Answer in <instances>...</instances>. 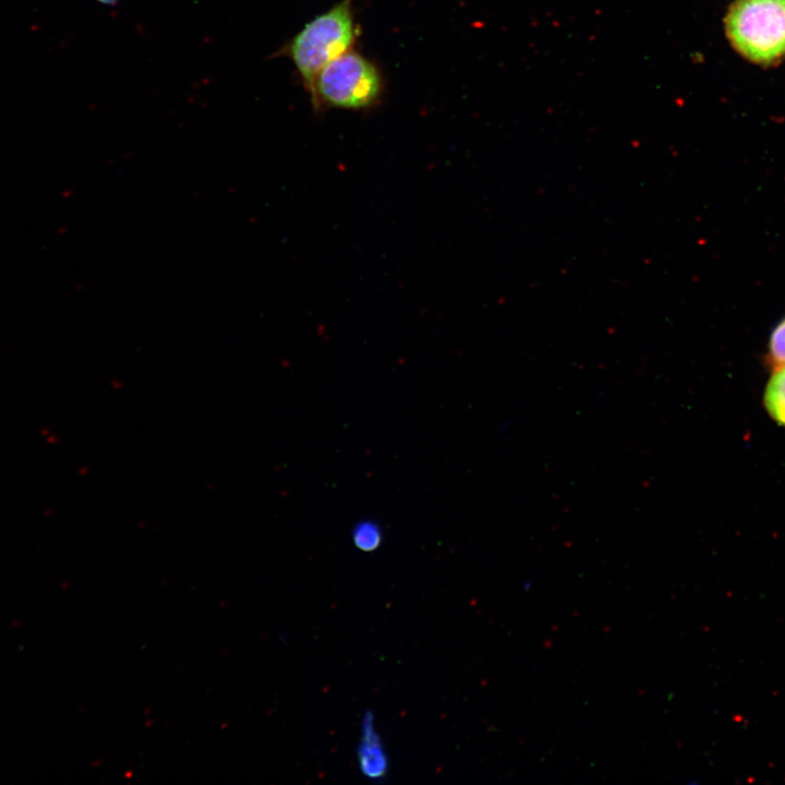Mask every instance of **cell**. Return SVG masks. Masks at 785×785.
I'll return each mask as SVG.
<instances>
[{"instance_id":"cell-1","label":"cell","mask_w":785,"mask_h":785,"mask_svg":"<svg viewBox=\"0 0 785 785\" xmlns=\"http://www.w3.org/2000/svg\"><path fill=\"white\" fill-rule=\"evenodd\" d=\"M724 23L732 46L746 59L772 65L785 57V0H735Z\"/></svg>"},{"instance_id":"cell-2","label":"cell","mask_w":785,"mask_h":785,"mask_svg":"<svg viewBox=\"0 0 785 785\" xmlns=\"http://www.w3.org/2000/svg\"><path fill=\"white\" fill-rule=\"evenodd\" d=\"M355 36L357 27L349 0L317 15L294 36L288 53L311 94L318 73L349 51Z\"/></svg>"},{"instance_id":"cell-3","label":"cell","mask_w":785,"mask_h":785,"mask_svg":"<svg viewBox=\"0 0 785 785\" xmlns=\"http://www.w3.org/2000/svg\"><path fill=\"white\" fill-rule=\"evenodd\" d=\"M381 87L375 65L349 50L318 73L312 95L316 106L322 102L330 107L360 109L376 100Z\"/></svg>"},{"instance_id":"cell-4","label":"cell","mask_w":785,"mask_h":785,"mask_svg":"<svg viewBox=\"0 0 785 785\" xmlns=\"http://www.w3.org/2000/svg\"><path fill=\"white\" fill-rule=\"evenodd\" d=\"M358 763L362 773L372 780L382 778L388 769L387 757L371 714L364 716L361 745L358 748Z\"/></svg>"},{"instance_id":"cell-5","label":"cell","mask_w":785,"mask_h":785,"mask_svg":"<svg viewBox=\"0 0 785 785\" xmlns=\"http://www.w3.org/2000/svg\"><path fill=\"white\" fill-rule=\"evenodd\" d=\"M763 402L770 416L785 427V366L775 369L770 377Z\"/></svg>"},{"instance_id":"cell-6","label":"cell","mask_w":785,"mask_h":785,"mask_svg":"<svg viewBox=\"0 0 785 785\" xmlns=\"http://www.w3.org/2000/svg\"><path fill=\"white\" fill-rule=\"evenodd\" d=\"M352 540L359 550L374 551L382 542V531L373 521H361L355 524L352 531Z\"/></svg>"},{"instance_id":"cell-7","label":"cell","mask_w":785,"mask_h":785,"mask_svg":"<svg viewBox=\"0 0 785 785\" xmlns=\"http://www.w3.org/2000/svg\"><path fill=\"white\" fill-rule=\"evenodd\" d=\"M769 358L775 369L785 366V316L770 336Z\"/></svg>"},{"instance_id":"cell-8","label":"cell","mask_w":785,"mask_h":785,"mask_svg":"<svg viewBox=\"0 0 785 785\" xmlns=\"http://www.w3.org/2000/svg\"><path fill=\"white\" fill-rule=\"evenodd\" d=\"M97 1H99V2H101V3H105V4H111V5H112V4H114L118 0H97Z\"/></svg>"}]
</instances>
